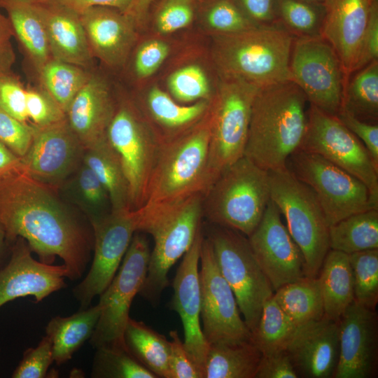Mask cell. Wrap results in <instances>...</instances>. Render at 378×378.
Wrapping results in <instances>:
<instances>
[{
    "label": "cell",
    "instance_id": "obj_1",
    "mask_svg": "<svg viewBox=\"0 0 378 378\" xmlns=\"http://www.w3.org/2000/svg\"><path fill=\"white\" fill-rule=\"evenodd\" d=\"M55 191L22 172L5 176L0 179V225L7 241L22 238L41 262L50 265L60 258L74 281L90 260L93 230Z\"/></svg>",
    "mask_w": 378,
    "mask_h": 378
},
{
    "label": "cell",
    "instance_id": "obj_2",
    "mask_svg": "<svg viewBox=\"0 0 378 378\" xmlns=\"http://www.w3.org/2000/svg\"><path fill=\"white\" fill-rule=\"evenodd\" d=\"M309 102L293 81L260 88L251 108L244 156L270 171L286 168L304 138Z\"/></svg>",
    "mask_w": 378,
    "mask_h": 378
},
{
    "label": "cell",
    "instance_id": "obj_3",
    "mask_svg": "<svg viewBox=\"0 0 378 378\" xmlns=\"http://www.w3.org/2000/svg\"><path fill=\"white\" fill-rule=\"evenodd\" d=\"M204 195L146 202L134 211L136 232L153 239L147 274L139 292L154 306L169 281L170 268L188 251L202 228Z\"/></svg>",
    "mask_w": 378,
    "mask_h": 378
},
{
    "label": "cell",
    "instance_id": "obj_4",
    "mask_svg": "<svg viewBox=\"0 0 378 378\" xmlns=\"http://www.w3.org/2000/svg\"><path fill=\"white\" fill-rule=\"evenodd\" d=\"M295 37L280 23L220 34L215 57L223 76L262 88L292 81L290 59Z\"/></svg>",
    "mask_w": 378,
    "mask_h": 378
},
{
    "label": "cell",
    "instance_id": "obj_5",
    "mask_svg": "<svg viewBox=\"0 0 378 378\" xmlns=\"http://www.w3.org/2000/svg\"><path fill=\"white\" fill-rule=\"evenodd\" d=\"M205 116L187 132L160 144L146 202L204 195L211 186L209 112Z\"/></svg>",
    "mask_w": 378,
    "mask_h": 378
},
{
    "label": "cell",
    "instance_id": "obj_6",
    "mask_svg": "<svg viewBox=\"0 0 378 378\" xmlns=\"http://www.w3.org/2000/svg\"><path fill=\"white\" fill-rule=\"evenodd\" d=\"M270 200L269 172L243 156L225 169L204 195L203 216L210 224L248 237Z\"/></svg>",
    "mask_w": 378,
    "mask_h": 378
},
{
    "label": "cell",
    "instance_id": "obj_7",
    "mask_svg": "<svg viewBox=\"0 0 378 378\" xmlns=\"http://www.w3.org/2000/svg\"><path fill=\"white\" fill-rule=\"evenodd\" d=\"M268 172L270 199L284 216L286 227L303 255L306 276L317 277L330 249L329 225L321 205L312 190L287 167Z\"/></svg>",
    "mask_w": 378,
    "mask_h": 378
},
{
    "label": "cell",
    "instance_id": "obj_8",
    "mask_svg": "<svg viewBox=\"0 0 378 378\" xmlns=\"http://www.w3.org/2000/svg\"><path fill=\"white\" fill-rule=\"evenodd\" d=\"M206 237L211 244L222 275L234 294L243 319L252 332L265 302L274 295L272 285L258 263L246 235L209 223Z\"/></svg>",
    "mask_w": 378,
    "mask_h": 378
},
{
    "label": "cell",
    "instance_id": "obj_9",
    "mask_svg": "<svg viewBox=\"0 0 378 378\" xmlns=\"http://www.w3.org/2000/svg\"><path fill=\"white\" fill-rule=\"evenodd\" d=\"M259 88L240 78L223 76L209 111L212 183L244 156L252 104Z\"/></svg>",
    "mask_w": 378,
    "mask_h": 378
},
{
    "label": "cell",
    "instance_id": "obj_10",
    "mask_svg": "<svg viewBox=\"0 0 378 378\" xmlns=\"http://www.w3.org/2000/svg\"><path fill=\"white\" fill-rule=\"evenodd\" d=\"M286 167L312 190L329 226L350 215L378 209L361 181L319 155L298 149Z\"/></svg>",
    "mask_w": 378,
    "mask_h": 378
},
{
    "label": "cell",
    "instance_id": "obj_11",
    "mask_svg": "<svg viewBox=\"0 0 378 378\" xmlns=\"http://www.w3.org/2000/svg\"><path fill=\"white\" fill-rule=\"evenodd\" d=\"M150 249L146 237L136 232L113 279L99 295L101 313L90 339L93 348L126 349L124 331L130 309L145 280Z\"/></svg>",
    "mask_w": 378,
    "mask_h": 378
},
{
    "label": "cell",
    "instance_id": "obj_12",
    "mask_svg": "<svg viewBox=\"0 0 378 378\" xmlns=\"http://www.w3.org/2000/svg\"><path fill=\"white\" fill-rule=\"evenodd\" d=\"M106 139L121 163L129 188L132 211L146 202L148 186L160 143L136 107L116 103Z\"/></svg>",
    "mask_w": 378,
    "mask_h": 378
},
{
    "label": "cell",
    "instance_id": "obj_13",
    "mask_svg": "<svg viewBox=\"0 0 378 378\" xmlns=\"http://www.w3.org/2000/svg\"><path fill=\"white\" fill-rule=\"evenodd\" d=\"M298 149L319 155L356 177L378 204V164L336 115L309 104L307 128Z\"/></svg>",
    "mask_w": 378,
    "mask_h": 378
},
{
    "label": "cell",
    "instance_id": "obj_14",
    "mask_svg": "<svg viewBox=\"0 0 378 378\" xmlns=\"http://www.w3.org/2000/svg\"><path fill=\"white\" fill-rule=\"evenodd\" d=\"M290 71L292 81L309 104L329 114H337L346 77L336 52L325 38H295Z\"/></svg>",
    "mask_w": 378,
    "mask_h": 378
},
{
    "label": "cell",
    "instance_id": "obj_15",
    "mask_svg": "<svg viewBox=\"0 0 378 378\" xmlns=\"http://www.w3.org/2000/svg\"><path fill=\"white\" fill-rule=\"evenodd\" d=\"M199 278L202 332L209 344L251 338L234 294L222 275L209 240L204 236L200 250Z\"/></svg>",
    "mask_w": 378,
    "mask_h": 378
},
{
    "label": "cell",
    "instance_id": "obj_16",
    "mask_svg": "<svg viewBox=\"0 0 378 378\" xmlns=\"http://www.w3.org/2000/svg\"><path fill=\"white\" fill-rule=\"evenodd\" d=\"M93 260L85 277L73 289L81 309L90 306L115 275L136 232L134 211L112 210L90 223Z\"/></svg>",
    "mask_w": 378,
    "mask_h": 378
},
{
    "label": "cell",
    "instance_id": "obj_17",
    "mask_svg": "<svg viewBox=\"0 0 378 378\" xmlns=\"http://www.w3.org/2000/svg\"><path fill=\"white\" fill-rule=\"evenodd\" d=\"M32 126L31 143L20 158L22 172L56 190L83 163L85 148L66 118L45 127Z\"/></svg>",
    "mask_w": 378,
    "mask_h": 378
},
{
    "label": "cell",
    "instance_id": "obj_18",
    "mask_svg": "<svg viewBox=\"0 0 378 378\" xmlns=\"http://www.w3.org/2000/svg\"><path fill=\"white\" fill-rule=\"evenodd\" d=\"M270 200L255 230L248 236L253 255L274 292L306 276L303 255Z\"/></svg>",
    "mask_w": 378,
    "mask_h": 378
},
{
    "label": "cell",
    "instance_id": "obj_19",
    "mask_svg": "<svg viewBox=\"0 0 378 378\" xmlns=\"http://www.w3.org/2000/svg\"><path fill=\"white\" fill-rule=\"evenodd\" d=\"M201 228L183 256L173 279L174 293L170 308L179 315L184 332L185 347L203 378L204 366L209 348L201 326V295L199 262L202 240Z\"/></svg>",
    "mask_w": 378,
    "mask_h": 378
},
{
    "label": "cell",
    "instance_id": "obj_20",
    "mask_svg": "<svg viewBox=\"0 0 378 378\" xmlns=\"http://www.w3.org/2000/svg\"><path fill=\"white\" fill-rule=\"evenodd\" d=\"M375 310L354 300L339 320L340 352L333 378H370L377 365Z\"/></svg>",
    "mask_w": 378,
    "mask_h": 378
},
{
    "label": "cell",
    "instance_id": "obj_21",
    "mask_svg": "<svg viewBox=\"0 0 378 378\" xmlns=\"http://www.w3.org/2000/svg\"><path fill=\"white\" fill-rule=\"evenodd\" d=\"M27 241L15 240L10 259L0 268V307L19 298L33 296L38 303L66 284L69 272L64 264H46L35 260Z\"/></svg>",
    "mask_w": 378,
    "mask_h": 378
},
{
    "label": "cell",
    "instance_id": "obj_22",
    "mask_svg": "<svg viewBox=\"0 0 378 378\" xmlns=\"http://www.w3.org/2000/svg\"><path fill=\"white\" fill-rule=\"evenodd\" d=\"M286 351L299 377H333L340 352L339 321L323 315L298 327Z\"/></svg>",
    "mask_w": 378,
    "mask_h": 378
},
{
    "label": "cell",
    "instance_id": "obj_23",
    "mask_svg": "<svg viewBox=\"0 0 378 378\" xmlns=\"http://www.w3.org/2000/svg\"><path fill=\"white\" fill-rule=\"evenodd\" d=\"M377 0H324L321 36L336 52L347 78L355 71L368 19Z\"/></svg>",
    "mask_w": 378,
    "mask_h": 378
},
{
    "label": "cell",
    "instance_id": "obj_24",
    "mask_svg": "<svg viewBox=\"0 0 378 378\" xmlns=\"http://www.w3.org/2000/svg\"><path fill=\"white\" fill-rule=\"evenodd\" d=\"M90 52L109 66L124 63L135 38L134 24L118 9L91 7L79 14Z\"/></svg>",
    "mask_w": 378,
    "mask_h": 378
},
{
    "label": "cell",
    "instance_id": "obj_25",
    "mask_svg": "<svg viewBox=\"0 0 378 378\" xmlns=\"http://www.w3.org/2000/svg\"><path fill=\"white\" fill-rule=\"evenodd\" d=\"M46 30L52 57L89 69L90 52L80 15L57 0H31Z\"/></svg>",
    "mask_w": 378,
    "mask_h": 378
},
{
    "label": "cell",
    "instance_id": "obj_26",
    "mask_svg": "<svg viewBox=\"0 0 378 378\" xmlns=\"http://www.w3.org/2000/svg\"><path fill=\"white\" fill-rule=\"evenodd\" d=\"M115 108L106 81L92 74L66 112L69 126L85 148L106 139Z\"/></svg>",
    "mask_w": 378,
    "mask_h": 378
},
{
    "label": "cell",
    "instance_id": "obj_27",
    "mask_svg": "<svg viewBox=\"0 0 378 378\" xmlns=\"http://www.w3.org/2000/svg\"><path fill=\"white\" fill-rule=\"evenodd\" d=\"M140 113L160 144L187 132L209 112L211 104L202 100L190 105L176 102L158 88H151L143 101Z\"/></svg>",
    "mask_w": 378,
    "mask_h": 378
},
{
    "label": "cell",
    "instance_id": "obj_28",
    "mask_svg": "<svg viewBox=\"0 0 378 378\" xmlns=\"http://www.w3.org/2000/svg\"><path fill=\"white\" fill-rule=\"evenodd\" d=\"M26 58L36 73L52 58L44 22L31 0H0Z\"/></svg>",
    "mask_w": 378,
    "mask_h": 378
},
{
    "label": "cell",
    "instance_id": "obj_29",
    "mask_svg": "<svg viewBox=\"0 0 378 378\" xmlns=\"http://www.w3.org/2000/svg\"><path fill=\"white\" fill-rule=\"evenodd\" d=\"M324 316L339 321L354 300V279L349 255L329 249L317 276Z\"/></svg>",
    "mask_w": 378,
    "mask_h": 378
},
{
    "label": "cell",
    "instance_id": "obj_30",
    "mask_svg": "<svg viewBox=\"0 0 378 378\" xmlns=\"http://www.w3.org/2000/svg\"><path fill=\"white\" fill-rule=\"evenodd\" d=\"M262 356L251 338L211 343L203 378H255Z\"/></svg>",
    "mask_w": 378,
    "mask_h": 378
},
{
    "label": "cell",
    "instance_id": "obj_31",
    "mask_svg": "<svg viewBox=\"0 0 378 378\" xmlns=\"http://www.w3.org/2000/svg\"><path fill=\"white\" fill-rule=\"evenodd\" d=\"M101 308L96 305L80 309L66 317L52 318L46 328L52 346L54 362L60 365L72 358L87 340H90L99 318Z\"/></svg>",
    "mask_w": 378,
    "mask_h": 378
},
{
    "label": "cell",
    "instance_id": "obj_32",
    "mask_svg": "<svg viewBox=\"0 0 378 378\" xmlns=\"http://www.w3.org/2000/svg\"><path fill=\"white\" fill-rule=\"evenodd\" d=\"M123 337L129 353L157 378H172L170 344L164 335L130 317Z\"/></svg>",
    "mask_w": 378,
    "mask_h": 378
},
{
    "label": "cell",
    "instance_id": "obj_33",
    "mask_svg": "<svg viewBox=\"0 0 378 378\" xmlns=\"http://www.w3.org/2000/svg\"><path fill=\"white\" fill-rule=\"evenodd\" d=\"M83 162L104 187L112 210H131L128 184L121 163L106 139L85 148Z\"/></svg>",
    "mask_w": 378,
    "mask_h": 378
},
{
    "label": "cell",
    "instance_id": "obj_34",
    "mask_svg": "<svg viewBox=\"0 0 378 378\" xmlns=\"http://www.w3.org/2000/svg\"><path fill=\"white\" fill-rule=\"evenodd\" d=\"M330 249L351 254L378 248V209L350 215L330 225Z\"/></svg>",
    "mask_w": 378,
    "mask_h": 378
},
{
    "label": "cell",
    "instance_id": "obj_35",
    "mask_svg": "<svg viewBox=\"0 0 378 378\" xmlns=\"http://www.w3.org/2000/svg\"><path fill=\"white\" fill-rule=\"evenodd\" d=\"M340 110L360 120L378 124V59L347 78Z\"/></svg>",
    "mask_w": 378,
    "mask_h": 378
},
{
    "label": "cell",
    "instance_id": "obj_36",
    "mask_svg": "<svg viewBox=\"0 0 378 378\" xmlns=\"http://www.w3.org/2000/svg\"><path fill=\"white\" fill-rule=\"evenodd\" d=\"M273 297L298 328L324 315L317 277L305 276L288 283L275 290Z\"/></svg>",
    "mask_w": 378,
    "mask_h": 378
},
{
    "label": "cell",
    "instance_id": "obj_37",
    "mask_svg": "<svg viewBox=\"0 0 378 378\" xmlns=\"http://www.w3.org/2000/svg\"><path fill=\"white\" fill-rule=\"evenodd\" d=\"M92 72L83 66L52 57L37 72L39 85L66 112Z\"/></svg>",
    "mask_w": 378,
    "mask_h": 378
},
{
    "label": "cell",
    "instance_id": "obj_38",
    "mask_svg": "<svg viewBox=\"0 0 378 378\" xmlns=\"http://www.w3.org/2000/svg\"><path fill=\"white\" fill-rule=\"evenodd\" d=\"M76 204L90 223L108 213L110 204L106 190L92 170L83 162L58 188Z\"/></svg>",
    "mask_w": 378,
    "mask_h": 378
},
{
    "label": "cell",
    "instance_id": "obj_39",
    "mask_svg": "<svg viewBox=\"0 0 378 378\" xmlns=\"http://www.w3.org/2000/svg\"><path fill=\"white\" fill-rule=\"evenodd\" d=\"M297 329L272 296L263 304L251 339L262 355H271L286 351Z\"/></svg>",
    "mask_w": 378,
    "mask_h": 378
},
{
    "label": "cell",
    "instance_id": "obj_40",
    "mask_svg": "<svg viewBox=\"0 0 378 378\" xmlns=\"http://www.w3.org/2000/svg\"><path fill=\"white\" fill-rule=\"evenodd\" d=\"M91 377L94 378H157L127 349L116 347L96 349Z\"/></svg>",
    "mask_w": 378,
    "mask_h": 378
},
{
    "label": "cell",
    "instance_id": "obj_41",
    "mask_svg": "<svg viewBox=\"0 0 378 378\" xmlns=\"http://www.w3.org/2000/svg\"><path fill=\"white\" fill-rule=\"evenodd\" d=\"M352 269L354 300L375 310L378 302V248L349 254Z\"/></svg>",
    "mask_w": 378,
    "mask_h": 378
},
{
    "label": "cell",
    "instance_id": "obj_42",
    "mask_svg": "<svg viewBox=\"0 0 378 378\" xmlns=\"http://www.w3.org/2000/svg\"><path fill=\"white\" fill-rule=\"evenodd\" d=\"M281 24L295 38L321 36L324 11L318 12L312 3L302 0H280Z\"/></svg>",
    "mask_w": 378,
    "mask_h": 378
},
{
    "label": "cell",
    "instance_id": "obj_43",
    "mask_svg": "<svg viewBox=\"0 0 378 378\" xmlns=\"http://www.w3.org/2000/svg\"><path fill=\"white\" fill-rule=\"evenodd\" d=\"M168 85L172 95L181 102L209 100L210 97L209 80L197 65L186 66L173 73Z\"/></svg>",
    "mask_w": 378,
    "mask_h": 378
},
{
    "label": "cell",
    "instance_id": "obj_44",
    "mask_svg": "<svg viewBox=\"0 0 378 378\" xmlns=\"http://www.w3.org/2000/svg\"><path fill=\"white\" fill-rule=\"evenodd\" d=\"M26 111L29 123L45 127L64 120L65 112L40 85L26 87Z\"/></svg>",
    "mask_w": 378,
    "mask_h": 378
},
{
    "label": "cell",
    "instance_id": "obj_45",
    "mask_svg": "<svg viewBox=\"0 0 378 378\" xmlns=\"http://www.w3.org/2000/svg\"><path fill=\"white\" fill-rule=\"evenodd\" d=\"M207 23L219 34L238 33L259 26L230 0L216 1L207 13Z\"/></svg>",
    "mask_w": 378,
    "mask_h": 378
},
{
    "label": "cell",
    "instance_id": "obj_46",
    "mask_svg": "<svg viewBox=\"0 0 378 378\" xmlns=\"http://www.w3.org/2000/svg\"><path fill=\"white\" fill-rule=\"evenodd\" d=\"M54 362L52 346L47 336L42 337L35 347L28 348L12 374L13 378H44Z\"/></svg>",
    "mask_w": 378,
    "mask_h": 378
},
{
    "label": "cell",
    "instance_id": "obj_47",
    "mask_svg": "<svg viewBox=\"0 0 378 378\" xmlns=\"http://www.w3.org/2000/svg\"><path fill=\"white\" fill-rule=\"evenodd\" d=\"M33 126L20 121L0 108V143L18 157L29 149L33 138Z\"/></svg>",
    "mask_w": 378,
    "mask_h": 378
},
{
    "label": "cell",
    "instance_id": "obj_48",
    "mask_svg": "<svg viewBox=\"0 0 378 378\" xmlns=\"http://www.w3.org/2000/svg\"><path fill=\"white\" fill-rule=\"evenodd\" d=\"M26 93V87L12 71L0 74V108L20 121L29 122Z\"/></svg>",
    "mask_w": 378,
    "mask_h": 378
},
{
    "label": "cell",
    "instance_id": "obj_49",
    "mask_svg": "<svg viewBox=\"0 0 378 378\" xmlns=\"http://www.w3.org/2000/svg\"><path fill=\"white\" fill-rule=\"evenodd\" d=\"M191 1L167 0L156 18L158 30L168 34L188 26L193 17Z\"/></svg>",
    "mask_w": 378,
    "mask_h": 378
},
{
    "label": "cell",
    "instance_id": "obj_50",
    "mask_svg": "<svg viewBox=\"0 0 378 378\" xmlns=\"http://www.w3.org/2000/svg\"><path fill=\"white\" fill-rule=\"evenodd\" d=\"M169 53L166 43L159 40H152L143 43L137 50L134 69L139 78L151 76L160 66Z\"/></svg>",
    "mask_w": 378,
    "mask_h": 378
},
{
    "label": "cell",
    "instance_id": "obj_51",
    "mask_svg": "<svg viewBox=\"0 0 378 378\" xmlns=\"http://www.w3.org/2000/svg\"><path fill=\"white\" fill-rule=\"evenodd\" d=\"M169 336V363L172 378H201L178 332L171 330Z\"/></svg>",
    "mask_w": 378,
    "mask_h": 378
},
{
    "label": "cell",
    "instance_id": "obj_52",
    "mask_svg": "<svg viewBox=\"0 0 378 378\" xmlns=\"http://www.w3.org/2000/svg\"><path fill=\"white\" fill-rule=\"evenodd\" d=\"M336 116L363 144L378 164V124L360 120L342 110Z\"/></svg>",
    "mask_w": 378,
    "mask_h": 378
},
{
    "label": "cell",
    "instance_id": "obj_53",
    "mask_svg": "<svg viewBox=\"0 0 378 378\" xmlns=\"http://www.w3.org/2000/svg\"><path fill=\"white\" fill-rule=\"evenodd\" d=\"M286 351L262 356L255 378H298Z\"/></svg>",
    "mask_w": 378,
    "mask_h": 378
},
{
    "label": "cell",
    "instance_id": "obj_54",
    "mask_svg": "<svg viewBox=\"0 0 378 378\" xmlns=\"http://www.w3.org/2000/svg\"><path fill=\"white\" fill-rule=\"evenodd\" d=\"M375 59H378V1L372 6L363 34L355 71Z\"/></svg>",
    "mask_w": 378,
    "mask_h": 378
},
{
    "label": "cell",
    "instance_id": "obj_55",
    "mask_svg": "<svg viewBox=\"0 0 378 378\" xmlns=\"http://www.w3.org/2000/svg\"><path fill=\"white\" fill-rule=\"evenodd\" d=\"M14 36L10 22L0 6V74L12 71L15 54L12 45Z\"/></svg>",
    "mask_w": 378,
    "mask_h": 378
},
{
    "label": "cell",
    "instance_id": "obj_56",
    "mask_svg": "<svg viewBox=\"0 0 378 378\" xmlns=\"http://www.w3.org/2000/svg\"><path fill=\"white\" fill-rule=\"evenodd\" d=\"M246 15L258 25L277 23L274 20V0H241Z\"/></svg>",
    "mask_w": 378,
    "mask_h": 378
},
{
    "label": "cell",
    "instance_id": "obj_57",
    "mask_svg": "<svg viewBox=\"0 0 378 378\" xmlns=\"http://www.w3.org/2000/svg\"><path fill=\"white\" fill-rule=\"evenodd\" d=\"M64 6L74 10L78 14L86 9L94 6L110 7L125 13L132 0H57Z\"/></svg>",
    "mask_w": 378,
    "mask_h": 378
},
{
    "label": "cell",
    "instance_id": "obj_58",
    "mask_svg": "<svg viewBox=\"0 0 378 378\" xmlns=\"http://www.w3.org/2000/svg\"><path fill=\"white\" fill-rule=\"evenodd\" d=\"M15 172H22L20 158L0 143V179Z\"/></svg>",
    "mask_w": 378,
    "mask_h": 378
},
{
    "label": "cell",
    "instance_id": "obj_59",
    "mask_svg": "<svg viewBox=\"0 0 378 378\" xmlns=\"http://www.w3.org/2000/svg\"><path fill=\"white\" fill-rule=\"evenodd\" d=\"M151 2L152 0H132L125 14L132 20L134 25L145 20Z\"/></svg>",
    "mask_w": 378,
    "mask_h": 378
},
{
    "label": "cell",
    "instance_id": "obj_60",
    "mask_svg": "<svg viewBox=\"0 0 378 378\" xmlns=\"http://www.w3.org/2000/svg\"><path fill=\"white\" fill-rule=\"evenodd\" d=\"M7 241L6 237V234L2 228V227L0 225V261L1 259L2 254L4 253V246L6 241Z\"/></svg>",
    "mask_w": 378,
    "mask_h": 378
},
{
    "label": "cell",
    "instance_id": "obj_61",
    "mask_svg": "<svg viewBox=\"0 0 378 378\" xmlns=\"http://www.w3.org/2000/svg\"><path fill=\"white\" fill-rule=\"evenodd\" d=\"M302 1H306V2H309V3H314V4H316V3H321L323 4L324 0H302Z\"/></svg>",
    "mask_w": 378,
    "mask_h": 378
}]
</instances>
